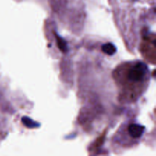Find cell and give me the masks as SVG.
I'll return each mask as SVG.
<instances>
[{
	"instance_id": "1",
	"label": "cell",
	"mask_w": 156,
	"mask_h": 156,
	"mask_svg": "<svg viewBox=\"0 0 156 156\" xmlns=\"http://www.w3.org/2000/svg\"><path fill=\"white\" fill-rule=\"evenodd\" d=\"M146 71L147 67L146 64L141 62H137L128 71L127 79L131 82H141L146 76Z\"/></svg>"
},
{
	"instance_id": "2",
	"label": "cell",
	"mask_w": 156,
	"mask_h": 156,
	"mask_svg": "<svg viewBox=\"0 0 156 156\" xmlns=\"http://www.w3.org/2000/svg\"><path fill=\"white\" fill-rule=\"evenodd\" d=\"M145 126L137 123H131L128 126V133L133 139H140L143 135Z\"/></svg>"
},
{
	"instance_id": "3",
	"label": "cell",
	"mask_w": 156,
	"mask_h": 156,
	"mask_svg": "<svg viewBox=\"0 0 156 156\" xmlns=\"http://www.w3.org/2000/svg\"><path fill=\"white\" fill-rule=\"evenodd\" d=\"M55 37H56V44H57V47L59 49L61 52L62 53H66L69 51V47H68V44H67L66 41L62 37L59 36L58 34H56L55 32Z\"/></svg>"
},
{
	"instance_id": "4",
	"label": "cell",
	"mask_w": 156,
	"mask_h": 156,
	"mask_svg": "<svg viewBox=\"0 0 156 156\" xmlns=\"http://www.w3.org/2000/svg\"><path fill=\"white\" fill-rule=\"evenodd\" d=\"M101 50L105 54L108 55V56H112V55L115 54L117 52V47L111 43H106L102 45Z\"/></svg>"
},
{
	"instance_id": "5",
	"label": "cell",
	"mask_w": 156,
	"mask_h": 156,
	"mask_svg": "<svg viewBox=\"0 0 156 156\" xmlns=\"http://www.w3.org/2000/svg\"><path fill=\"white\" fill-rule=\"evenodd\" d=\"M21 122L26 127L28 128H36L40 126L39 123H36V122L34 121L33 120H31V119L27 117H23L21 118Z\"/></svg>"
}]
</instances>
